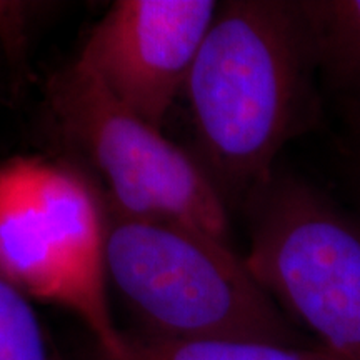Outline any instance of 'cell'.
I'll use <instances>...</instances> for the list:
<instances>
[{
	"instance_id": "cell-1",
	"label": "cell",
	"mask_w": 360,
	"mask_h": 360,
	"mask_svg": "<svg viewBox=\"0 0 360 360\" xmlns=\"http://www.w3.org/2000/svg\"><path fill=\"white\" fill-rule=\"evenodd\" d=\"M317 77L299 2L220 4L184 92L202 167L224 200L247 204L282 148L317 127Z\"/></svg>"
},
{
	"instance_id": "cell-10",
	"label": "cell",
	"mask_w": 360,
	"mask_h": 360,
	"mask_svg": "<svg viewBox=\"0 0 360 360\" xmlns=\"http://www.w3.org/2000/svg\"><path fill=\"white\" fill-rule=\"evenodd\" d=\"M354 127H355L354 169H355V180H357V188L360 193V120H354Z\"/></svg>"
},
{
	"instance_id": "cell-11",
	"label": "cell",
	"mask_w": 360,
	"mask_h": 360,
	"mask_svg": "<svg viewBox=\"0 0 360 360\" xmlns=\"http://www.w3.org/2000/svg\"><path fill=\"white\" fill-rule=\"evenodd\" d=\"M12 7V4H6V2H0V13H4V12H7L8 8Z\"/></svg>"
},
{
	"instance_id": "cell-3",
	"label": "cell",
	"mask_w": 360,
	"mask_h": 360,
	"mask_svg": "<svg viewBox=\"0 0 360 360\" xmlns=\"http://www.w3.org/2000/svg\"><path fill=\"white\" fill-rule=\"evenodd\" d=\"M0 274L30 300L77 315L98 355L122 352L107 297L105 212L74 170L35 157L0 165Z\"/></svg>"
},
{
	"instance_id": "cell-7",
	"label": "cell",
	"mask_w": 360,
	"mask_h": 360,
	"mask_svg": "<svg viewBox=\"0 0 360 360\" xmlns=\"http://www.w3.org/2000/svg\"><path fill=\"white\" fill-rule=\"evenodd\" d=\"M315 65L360 120V0H300Z\"/></svg>"
},
{
	"instance_id": "cell-5",
	"label": "cell",
	"mask_w": 360,
	"mask_h": 360,
	"mask_svg": "<svg viewBox=\"0 0 360 360\" xmlns=\"http://www.w3.org/2000/svg\"><path fill=\"white\" fill-rule=\"evenodd\" d=\"M49 105L103 175L117 210L191 225L231 244L227 204L202 164L112 97L82 62L53 75Z\"/></svg>"
},
{
	"instance_id": "cell-6",
	"label": "cell",
	"mask_w": 360,
	"mask_h": 360,
	"mask_svg": "<svg viewBox=\"0 0 360 360\" xmlns=\"http://www.w3.org/2000/svg\"><path fill=\"white\" fill-rule=\"evenodd\" d=\"M214 0H120L77 60L112 97L162 130L217 15Z\"/></svg>"
},
{
	"instance_id": "cell-8",
	"label": "cell",
	"mask_w": 360,
	"mask_h": 360,
	"mask_svg": "<svg viewBox=\"0 0 360 360\" xmlns=\"http://www.w3.org/2000/svg\"><path fill=\"white\" fill-rule=\"evenodd\" d=\"M97 360H342L321 345L285 347L242 340H164L127 335L122 352Z\"/></svg>"
},
{
	"instance_id": "cell-9",
	"label": "cell",
	"mask_w": 360,
	"mask_h": 360,
	"mask_svg": "<svg viewBox=\"0 0 360 360\" xmlns=\"http://www.w3.org/2000/svg\"><path fill=\"white\" fill-rule=\"evenodd\" d=\"M0 360H53L42 323L20 289L0 274Z\"/></svg>"
},
{
	"instance_id": "cell-4",
	"label": "cell",
	"mask_w": 360,
	"mask_h": 360,
	"mask_svg": "<svg viewBox=\"0 0 360 360\" xmlns=\"http://www.w3.org/2000/svg\"><path fill=\"white\" fill-rule=\"evenodd\" d=\"M247 207L255 281L321 347L360 360V222L292 175L274 174Z\"/></svg>"
},
{
	"instance_id": "cell-2",
	"label": "cell",
	"mask_w": 360,
	"mask_h": 360,
	"mask_svg": "<svg viewBox=\"0 0 360 360\" xmlns=\"http://www.w3.org/2000/svg\"><path fill=\"white\" fill-rule=\"evenodd\" d=\"M107 276L142 327L164 340H242L315 347L229 242L107 202Z\"/></svg>"
}]
</instances>
